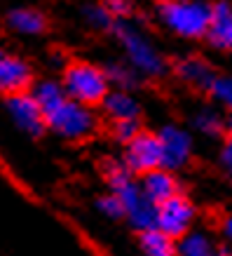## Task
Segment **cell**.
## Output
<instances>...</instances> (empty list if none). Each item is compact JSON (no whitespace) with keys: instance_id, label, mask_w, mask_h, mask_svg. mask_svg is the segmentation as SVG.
<instances>
[{"instance_id":"cell-1","label":"cell","mask_w":232,"mask_h":256,"mask_svg":"<svg viewBox=\"0 0 232 256\" xmlns=\"http://www.w3.org/2000/svg\"><path fill=\"white\" fill-rule=\"evenodd\" d=\"M108 181L113 186V193L120 198L124 207V216L132 221L134 228L146 230L157 224V204H155L143 188H139L132 181V174L120 167V164H108Z\"/></svg>"},{"instance_id":"cell-2","label":"cell","mask_w":232,"mask_h":256,"mask_svg":"<svg viewBox=\"0 0 232 256\" xmlns=\"http://www.w3.org/2000/svg\"><path fill=\"white\" fill-rule=\"evenodd\" d=\"M162 19L178 36L200 38V36H207L211 8L202 0H169L162 5Z\"/></svg>"},{"instance_id":"cell-3","label":"cell","mask_w":232,"mask_h":256,"mask_svg":"<svg viewBox=\"0 0 232 256\" xmlns=\"http://www.w3.org/2000/svg\"><path fill=\"white\" fill-rule=\"evenodd\" d=\"M63 90L70 99L94 106V104H101L108 94V76L106 70L96 68L92 64H73L66 68Z\"/></svg>"},{"instance_id":"cell-4","label":"cell","mask_w":232,"mask_h":256,"mask_svg":"<svg viewBox=\"0 0 232 256\" xmlns=\"http://www.w3.org/2000/svg\"><path fill=\"white\" fill-rule=\"evenodd\" d=\"M45 122L63 139H87L96 127V118L87 108V104H80L68 96L56 108L45 113Z\"/></svg>"},{"instance_id":"cell-5","label":"cell","mask_w":232,"mask_h":256,"mask_svg":"<svg viewBox=\"0 0 232 256\" xmlns=\"http://www.w3.org/2000/svg\"><path fill=\"white\" fill-rule=\"evenodd\" d=\"M115 31H117V36H120V40H122L124 52H127V56H129V62H132L134 68H139L141 73H146V76H162L164 73L162 56L155 52L153 45H150L141 33L132 31V28H127V26H117Z\"/></svg>"},{"instance_id":"cell-6","label":"cell","mask_w":232,"mask_h":256,"mask_svg":"<svg viewBox=\"0 0 232 256\" xmlns=\"http://www.w3.org/2000/svg\"><path fill=\"white\" fill-rule=\"evenodd\" d=\"M193 216H195L193 204L176 193L157 204V224L155 226L160 230H164L169 238H181V235H186L190 230Z\"/></svg>"},{"instance_id":"cell-7","label":"cell","mask_w":232,"mask_h":256,"mask_svg":"<svg viewBox=\"0 0 232 256\" xmlns=\"http://www.w3.org/2000/svg\"><path fill=\"white\" fill-rule=\"evenodd\" d=\"M7 108L12 113V120L19 124V130H23V132L31 134V136L42 134V130H45V124H47L45 113L38 106V101H35L33 94H26V90L9 94Z\"/></svg>"},{"instance_id":"cell-8","label":"cell","mask_w":232,"mask_h":256,"mask_svg":"<svg viewBox=\"0 0 232 256\" xmlns=\"http://www.w3.org/2000/svg\"><path fill=\"white\" fill-rule=\"evenodd\" d=\"M127 167L132 172H143L162 167V144L155 134H136L127 148Z\"/></svg>"},{"instance_id":"cell-9","label":"cell","mask_w":232,"mask_h":256,"mask_svg":"<svg viewBox=\"0 0 232 256\" xmlns=\"http://www.w3.org/2000/svg\"><path fill=\"white\" fill-rule=\"evenodd\" d=\"M162 144V167L164 170H178L190 158V136L176 127H164L157 134Z\"/></svg>"},{"instance_id":"cell-10","label":"cell","mask_w":232,"mask_h":256,"mask_svg":"<svg viewBox=\"0 0 232 256\" xmlns=\"http://www.w3.org/2000/svg\"><path fill=\"white\" fill-rule=\"evenodd\" d=\"M28 85H31V68L21 59L9 56L0 50V92H23Z\"/></svg>"},{"instance_id":"cell-11","label":"cell","mask_w":232,"mask_h":256,"mask_svg":"<svg viewBox=\"0 0 232 256\" xmlns=\"http://www.w3.org/2000/svg\"><path fill=\"white\" fill-rule=\"evenodd\" d=\"M141 188H143V193H146L155 204H160V202H164L167 198L178 193L176 178L171 176L164 167H155V170L143 172V184H141Z\"/></svg>"},{"instance_id":"cell-12","label":"cell","mask_w":232,"mask_h":256,"mask_svg":"<svg viewBox=\"0 0 232 256\" xmlns=\"http://www.w3.org/2000/svg\"><path fill=\"white\" fill-rule=\"evenodd\" d=\"M211 45L221 50H232V8L225 2H218L211 8V22L207 28Z\"/></svg>"},{"instance_id":"cell-13","label":"cell","mask_w":232,"mask_h":256,"mask_svg":"<svg viewBox=\"0 0 232 256\" xmlns=\"http://www.w3.org/2000/svg\"><path fill=\"white\" fill-rule=\"evenodd\" d=\"M103 104H106V110H108L115 120H136L139 113H141V106L136 104V99H132L124 90H117V92H113V94H106Z\"/></svg>"},{"instance_id":"cell-14","label":"cell","mask_w":232,"mask_h":256,"mask_svg":"<svg viewBox=\"0 0 232 256\" xmlns=\"http://www.w3.org/2000/svg\"><path fill=\"white\" fill-rule=\"evenodd\" d=\"M178 73L181 78L190 82V85L200 87V90H211V82H214V70L209 68V64H204L202 59H188L178 66Z\"/></svg>"},{"instance_id":"cell-15","label":"cell","mask_w":232,"mask_h":256,"mask_svg":"<svg viewBox=\"0 0 232 256\" xmlns=\"http://www.w3.org/2000/svg\"><path fill=\"white\" fill-rule=\"evenodd\" d=\"M141 249L146 252L148 256H169L174 254L176 249H174V238L160 230L157 226L153 228H146L143 233H141Z\"/></svg>"},{"instance_id":"cell-16","label":"cell","mask_w":232,"mask_h":256,"mask_svg":"<svg viewBox=\"0 0 232 256\" xmlns=\"http://www.w3.org/2000/svg\"><path fill=\"white\" fill-rule=\"evenodd\" d=\"M9 28H14L16 33H23V36H35V33L45 31V16L35 12V10H14L12 14L7 16Z\"/></svg>"},{"instance_id":"cell-17","label":"cell","mask_w":232,"mask_h":256,"mask_svg":"<svg viewBox=\"0 0 232 256\" xmlns=\"http://www.w3.org/2000/svg\"><path fill=\"white\" fill-rule=\"evenodd\" d=\"M33 96L38 101V106L42 108V113H49V110L56 108L63 99H68L66 90H63L59 82H52V80H42L40 85H35Z\"/></svg>"},{"instance_id":"cell-18","label":"cell","mask_w":232,"mask_h":256,"mask_svg":"<svg viewBox=\"0 0 232 256\" xmlns=\"http://www.w3.org/2000/svg\"><path fill=\"white\" fill-rule=\"evenodd\" d=\"M178 252L186 256H209L214 249H211V242L202 233H190V235L186 233V235H181Z\"/></svg>"},{"instance_id":"cell-19","label":"cell","mask_w":232,"mask_h":256,"mask_svg":"<svg viewBox=\"0 0 232 256\" xmlns=\"http://www.w3.org/2000/svg\"><path fill=\"white\" fill-rule=\"evenodd\" d=\"M85 16L94 28H110V24H113V14L106 10V5H92V8H87Z\"/></svg>"},{"instance_id":"cell-20","label":"cell","mask_w":232,"mask_h":256,"mask_svg":"<svg viewBox=\"0 0 232 256\" xmlns=\"http://www.w3.org/2000/svg\"><path fill=\"white\" fill-rule=\"evenodd\" d=\"M209 92L214 94L216 99L223 101L228 108H232V78H214Z\"/></svg>"},{"instance_id":"cell-21","label":"cell","mask_w":232,"mask_h":256,"mask_svg":"<svg viewBox=\"0 0 232 256\" xmlns=\"http://www.w3.org/2000/svg\"><path fill=\"white\" fill-rule=\"evenodd\" d=\"M99 210L103 212L108 218H122L124 216V207H122V202H120V198H117L115 193L101 198V200H99Z\"/></svg>"},{"instance_id":"cell-22","label":"cell","mask_w":232,"mask_h":256,"mask_svg":"<svg viewBox=\"0 0 232 256\" xmlns=\"http://www.w3.org/2000/svg\"><path fill=\"white\" fill-rule=\"evenodd\" d=\"M106 76H108V82L113 80V82H117V85L122 87H132L134 82H136V78H134V73L127 66H110L108 70H106Z\"/></svg>"},{"instance_id":"cell-23","label":"cell","mask_w":232,"mask_h":256,"mask_svg":"<svg viewBox=\"0 0 232 256\" xmlns=\"http://www.w3.org/2000/svg\"><path fill=\"white\" fill-rule=\"evenodd\" d=\"M197 127H200L204 134H218L221 130H223L221 118H218L214 110H204V113H200V118H197Z\"/></svg>"},{"instance_id":"cell-24","label":"cell","mask_w":232,"mask_h":256,"mask_svg":"<svg viewBox=\"0 0 232 256\" xmlns=\"http://www.w3.org/2000/svg\"><path fill=\"white\" fill-rule=\"evenodd\" d=\"M139 134V122L136 120H115V139L129 144Z\"/></svg>"},{"instance_id":"cell-25","label":"cell","mask_w":232,"mask_h":256,"mask_svg":"<svg viewBox=\"0 0 232 256\" xmlns=\"http://www.w3.org/2000/svg\"><path fill=\"white\" fill-rule=\"evenodd\" d=\"M103 5H106V10H108L113 16H124L129 10H132L129 0H106Z\"/></svg>"},{"instance_id":"cell-26","label":"cell","mask_w":232,"mask_h":256,"mask_svg":"<svg viewBox=\"0 0 232 256\" xmlns=\"http://www.w3.org/2000/svg\"><path fill=\"white\" fill-rule=\"evenodd\" d=\"M221 160H223V164H225V170L232 174V139L225 144V148H223V156H221Z\"/></svg>"},{"instance_id":"cell-27","label":"cell","mask_w":232,"mask_h":256,"mask_svg":"<svg viewBox=\"0 0 232 256\" xmlns=\"http://www.w3.org/2000/svg\"><path fill=\"white\" fill-rule=\"evenodd\" d=\"M225 235H228V238H232V216L225 221Z\"/></svg>"},{"instance_id":"cell-28","label":"cell","mask_w":232,"mask_h":256,"mask_svg":"<svg viewBox=\"0 0 232 256\" xmlns=\"http://www.w3.org/2000/svg\"><path fill=\"white\" fill-rule=\"evenodd\" d=\"M228 130H230V134H232V118L228 120Z\"/></svg>"},{"instance_id":"cell-29","label":"cell","mask_w":232,"mask_h":256,"mask_svg":"<svg viewBox=\"0 0 232 256\" xmlns=\"http://www.w3.org/2000/svg\"><path fill=\"white\" fill-rule=\"evenodd\" d=\"M162 2H169V0H162Z\"/></svg>"}]
</instances>
